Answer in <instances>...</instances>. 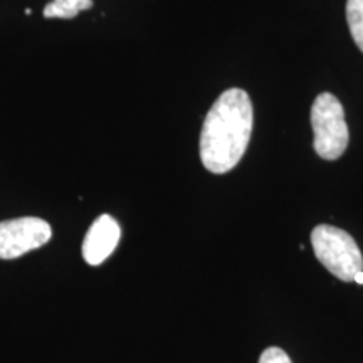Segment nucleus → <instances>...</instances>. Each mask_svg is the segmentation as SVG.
<instances>
[{
	"label": "nucleus",
	"mask_w": 363,
	"mask_h": 363,
	"mask_svg": "<svg viewBox=\"0 0 363 363\" xmlns=\"http://www.w3.org/2000/svg\"><path fill=\"white\" fill-rule=\"evenodd\" d=\"M93 0H52L44 7V17L48 19H74L79 12L89 11Z\"/></svg>",
	"instance_id": "nucleus-6"
},
{
	"label": "nucleus",
	"mask_w": 363,
	"mask_h": 363,
	"mask_svg": "<svg viewBox=\"0 0 363 363\" xmlns=\"http://www.w3.org/2000/svg\"><path fill=\"white\" fill-rule=\"evenodd\" d=\"M353 281H355V283H358V284H363V271L358 272L355 278H353Z\"/></svg>",
	"instance_id": "nucleus-9"
},
{
	"label": "nucleus",
	"mask_w": 363,
	"mask_h": 363,
	"mask_svg": "<svg viewBox=\"0 0 363 363\" xmlns=\"http://www.w3.org/2000/svg\"><path fill=\"white\" fill-rule=\"evenodd\" d=\"M51 238V225L39 217H19L0 222V259H17L43 247Z\"/></svg>",
	"instance_id": "nucleus-4"
},
{
	"label": "nucleus",
	"mask_w": 363,
	"mask_h": 363,
	"mask_svg": "<svg viewBox=\"0 0 363 363\" xmlns=\"http://www.w3.org/2000/svg\"><path fill=\"white\" fill-rule=\"evenodd\" d=\"M259 363H293L283 348L269 347L261 353Z\"/></svg>",
	"instance_id": "nucleus-8"
},
{
	"label": "nucleus",
	"mask_w": 363,
	"mask_h": 363,
	"mask_svg": "<svg viewBox=\"0 0 363 363\" xmlns=\"http://www.w3.org/2000/svg\"><path fill=\"white\" fill-rule=\"evenodd\" d=\"M313 147L323 160H338L348 147V125L338 98L331 93L318 94L311 106Z\"/></svg>",
	"instance_id": "nucleus-3"
},
{
	"label": "nucleus",
	"mask_w": 363,
	"mask_h": 363,
	"mask_svg": "<svg viewBox=\"0 0 363 363\" xmlns=\"http://www.w3.org/2000/svg\"><path fill=\"white\" fill-rule=\"evenodd\" d=\"M254 111L249 94L240 88L224 91L203 120L201 160L212 174L234 169L246 153L252 135Z\"/></svg>",
	"instance_id": "nucleus-1"
},
{
	"label": "nucleus",
	"mask_w": 363,
	"mask_h": 363,
	"mask_svg": "<svg viewBox=\"0 0 363 363\" xmlns=\"http://www.w3.org/2000/svg\"><path fill=\"white\" fill-rule=\"evenodd\" d=\"M121 238V227L111 216L103 214L89 227L83 242V257L89 266H99L115 251Z\"/></svg>",
	"instance_id": "nucleus-5"
},
{
	"label": "nucleus",
	"mask_w": 363,
	"mask_h": 363,
	"mask_svg": "<svg viewBox=\"0 0 363 363\" xmlns=\"http://www.w3.org/2000/svg\"><path fill=\"white\" fill-rule=\"evenodd\" d=\"M347 22L353 40L363 52V0H347Z\"/></svg>",
	"instance_id": "nucleus-7"
},
{
	"label": "nucleus",
	"mask_w": 363,
	"mask_h": 363,
	"mask_svg": "<svg viewBox=\"0 0 363 363\" xmlns=\"http://www.w3.org/2000/svg\"><path fill=\"white\" fill-rule=\"evenodd\" d=\"M311 246L318 261L335 278L350 283L358 272L363 271V256L360 247L347 230L340 227L321 224L311 233Z\"/></svg>",
	"instance_id": "nucleus-2"
}]
</instances>
